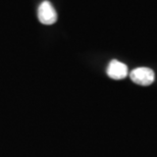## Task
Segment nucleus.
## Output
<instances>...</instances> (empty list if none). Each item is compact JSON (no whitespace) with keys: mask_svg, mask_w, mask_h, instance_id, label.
Listing matches in <instances>:
<instances>
[{"mask_svg":"<svg viewBox=\"0 0 157 157\" xmlns=\"http://www.w3.org/2000/svg\"><path fill=\"white\" fill-rule=\"evenodd\" d=\"M131 80L141 86H149L154 82L155 75L149 67H138L132 71L130 74Z\"/></svg>","mask_w":157,"mask_h":157,"instance_id":"obj_1","label":"nucleus"},{"mask_svg":"<svg viewBox=\"0 0 157 157\" xmlns=\"http://www.w3.org/2000/svg\"><path fill=\"white\" fill-rule=\"evenodd\" d=\"M38 18L43 25H53L57 21V13L49 1H43L39 5Z\"/></svg>","mask_w":157,"mask_h":157,"instance_id":"obj_2","label":"nucleus"},{"mask_svg":"<svg viewBox=\"0 0 157 157\" xmlns=\"http://www.w3.org/2000/svg\"><path fill=\"white\" fill-rule=\"evenodd\" d=\"M107 75L113 80H121L128 76V67L122 62L113 59L108 64Z\"/></svg>","mask_w":157,"mask_h":157,"instance_id":"obj_3","label":"nucleus"}]
</instances>
